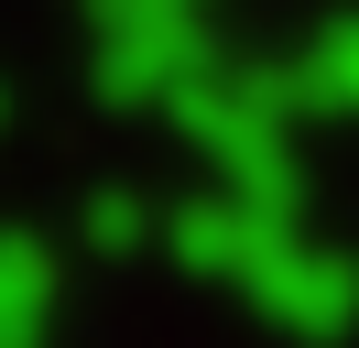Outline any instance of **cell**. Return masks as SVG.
Returning <instances> with one entry per match:
<instances>
[]
</instances>
